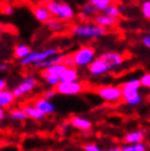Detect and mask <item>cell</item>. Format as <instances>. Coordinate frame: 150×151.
<instances>
[{
  "label": "cell",
  "mask_w": 150,
  "mask_h": 151,
  "mask_svg": "<svg viewBox=\"0 0 150 151\" xmlns=\"http://www.w3.org/2000/svg\"><path fill=\"white\" fill-rule=\"evenodd\" d=\"M95 92L102 100L106 102H118L123 99L120 88L115 86H101L97 88Z\"/></svg>",
  "instance_id": "5b68a950"
},
{
  "label": "cell",
  "mask_w": 150,
  "mask_h": 151,
  "mask_svg": "<svg viewBox=\"0 0 150 151\" xmlns=\"http://www.w3.org/2000/svg\"><path fill=\"white\" fill-rule=\"evenodd\" d=\"M33 14L34 18L41 23H47L49 20L52 19V14L48 11V9L44 4H38L33 8Z\"/></svg>",
  "instance_id": "7c38bea8"
},
{
  "label": "cell",
  "mask_w": 150,
  "mask_h": 151,
  "mask_svg": "<svg viewBox=\"0 0 150 151\" xmlns=\"http://www.w3.org/2000/svg\"><path fill=\"white\" fill-rule=\"evenodd\" d=\"M9 118L13 122H23L29 117H27V115H26V113L24 112L22 107H18V109H13V110L10 111Z\"/></svg>",
  "instance_id": "7402d4cb"
},
{
  "label": "cell",
  "mask_w": 150,
  "mask_h": 151,
  "mask_svg": "<svg viewBox=\"0 0 150 151\" xmlns=\"http://www.w3.org/2000/svg\"><path fill=\"white\" fill-rule=\"evenodd\" d=\"M141 87L140 84V80L139 79H131L127 82L123 83L120 86V90H122V95H123V100L131 98L133 95L138 94L139 89Z\"/></svg>",
  "instance_id": "ba28073f"
},
{
  "label": "cell",
  "mask_w": 150,
  "mask_h": 151,
  "mask_svg": "<svg viewBox=\"0 0 150 151\" xmlns=\"http://www.w3.org/2000/svg\"><path fill=\"white\" fill-rule=\"evenodd\" d=\"M44 80L47 83V86L50 87V89H56L58 87V84L60 83L59 77H45Z\"/></svg>",
  "instance_id": "83f0119b"
},
{
  "label": "cell",
  "mask_w": 150,
  "mask_h": 151,
  "mask_svg": "<svg viewBox=\"0 0 150 151\" xmlns=\"http://www.w3.org/2000/svg\"><path fill=\"white\" fill-rule=\"evenodd\" d=\"M0 149H1V148H0Z\"/></svg>",
  "instance_id": "f6af8a7d"
},
{
  "label": "cell",
  "mask_w": 150,
  "mask_h": 151,
  "mask_svg": "<svg viewBox=\"0 0 150 151\" xmlns=\"http://www.w3.org/2000/svg\"><path fill=\"white\" fill-rule=\"evenodd\" d=\"M93 23L97 24L99 27H116L118 24V19H114V18H111L109 15H105V14H97L93 18Z\"/></svg>",
  "instance_id": "5bb4252c"
},
{
  "label": "cell",
  "mask_w": 150,
  "mask_h": 151,
  "mask_svg": "<svg viewBox=\"0 0 150 151\" xmlns=\"http://www.w3.org/2000/svg\"><path fill=\"white\" fill-rule=\"evenodd\" d=\"M57 54H58L57 53V49L54 48V47H49V48L41 50V52H32L26 58L20 60V64L23 67L30 66V65L36 66L38 64H41V63H43V61L48 59V58L56 56Z\"/></svg>",
  "instance_id": "277c9868"
},
{
  "label": "cell",
  "mask_w": 150,
  "mask_h": 151,
  "mask_svg": "<svg viewBox=\"0 0 150 151\" xmlns=\"http://www.w3.org/2000/svg\"><path fill=\"white\" fill-rule=\"evenodd\" d=\"M100 58H102L107 64L110 69L116 68V67L123 64V61H124V56L122 54L117 53V52H106V53L102 54Z\"/></svg>",
  "instance_id": "30bf717a"
},
{
  "label": "cell",
  "mask_w": 150,
  "mask_h": 151,
  "mask_svg": "<svg viewBox=\"0 0 150 151\" xmlns=\"http://www.w3.org/2000/svg\"><path fill=\"white\" fill-rule=\"evenodd\" d=\"M63 65H65L67 68H72L75 67V63H74V58L71 55H66L63 60Z\"/></svg>",
  "instance_id": "d6a6232c"
},
{
  "label": "cell",
  "mask_w": 150,
  "mask_h": 151,
  "mask_svg": "<svg viewBox=\"0 0 150 151\" xmlns=\"http://www.w3.org/2000/svg\"><path fill=\"white\" fill-rule=\"evenodd\" d=\"M69 125L76 129H79L81 132L89 130L92 127V122L86 117L79 116V115H74L69 118Z\"/></svg>",
  "instance_id": "8fae6325"
},
{
  "label": "cell",
  "mask_w": 150,
  "mask_h": 151,
  "mask_svg": "<svg viewBox=\"0 0 150 151\" xmlns=\"http://www.w3.org/2000/svg\"><path fill=\"white\" fill-rule=\"evenodd\" d=\"M14 95L12 93V91L10 90H6L0 92V107L1 109H6V107H9L12 103L14 102Z\"/></svg>",
  "instance_id": "ffe728a7"
},
{
  "label": "cell",
  "mask_w": 150,
  "mask_h": 151,
  "mask_svg": "<svg viewBox=\"0 0 150 151\" xmlns=\"http://www.w3.org/2000/svg\"><path fill=\"white\" fill-rule=\"evenodd\" d=\"M72 35L82 38H99L107 33V29L99 27L94 23L76 24L70 30Z\"/></svg>",
  "instance_id": "6da1fadb"
},
{
  "label": "cell",
  "mask_w": 150,
  "mask_h": 151,
  "mask_svg": "<svg viewBox=\"0 0 150 151\" xmlns=\"http://www.w3.org/2000/svg\"><path fill=\"white\" fill-rule=\"evenodd\" d=\"M57 94H58V93H57L56 89H48V90L45 91V93H44V96H43V98L46 99V100H48V101H52L53 99L56 98Z\"/></svg>",
  "instance_id": "1f68e13d"
},
{
  "label": "cell",
  "mask_w": 150,
  "mask_h": 151,
  "mask_svg": "<svg viewBox=\"0 0 150 151\" xmlns=\"http://www.w3.org/2000/svg\"><path fill=\"white\" fill-rule=\"evenodd\" d=\"M22 109L26 113L27 117H30V118H32L34 121H42L45 117V114L42 113L34 104H25Z\"/></svg>",
  "instance_id": "ac0fdd59"
},
{
  "label": "cell",
  "mask_w": 150,
  "mask_h": 151,
  "mask_svg": "<svg viewBox=\"0 0 150 151\" xmlns=\"http://www.w3.org/2000/svg\"><path fill=\"white\" fill-rule=\"evenodd\" d=\"M6 86H7L6 81H4V79H1V78H0V92H2V91L6 90Z\"/></svg>",
  "instance_id": "f35d334b"
},
{
  "label": "cell",
  "mask_w": 150,
  "mask_h": 151,
  "mask_svg": "<svg viewBox=\"0 0 150 151\" xmlns=\"http://www.w3.org/2000/svg\"><path fill=\"white\" fill-rule=\"evenodd\" d=\"M84 84L82 82H60L56 91L58 94L61 95H77L83 92Z\"/></svg>",
  "instance_id": "52a82bcc"
},
{
  "label": "cell",
  "mask_w": 150,
  "mask_h": 151,
  "mask_svg": "<svg viewBox=\"0 0 150 151\" xmlns=\"http://www.w3.org/2000/svg\"><path fill=\"white\" fill-rule=\"evenodd\" d=\"M103 14L109 15L111 18H114V19H118L120 17V9L117 7L116 4H111L107 9H105L103 11Z\"/></svg>",
  "instance_id": "d4e9b609"
},
{
  "label": "cell",
  "mask_w": 150,
  "mask_h": 151,
  "mask_svg": "<svg viewBox=\"0 0 150 151\" xmlns=\"http://www.w3.org/2000/svg\"><path fill=\"white\" fill-rule=\"evenodd\" d=\"M81 12L86 13L89 18H90V17H93L94 18L95 15L98 14V10H97V8L91 4V1L84 2V4H82V7H81Z\"/></svg>",
  "instance_id": "cb8c5ba5"
},
{
  "label": "cell",
  "mask_w": 150,
  "mask_h": 151,
  "mask_svg": "<svg viewBox=\"0 0 150 151\" xmlns=\"http://www.w3.org/2000/svg\"><path fill=\"white\" fill-rule=\"evenodd\" d=\"M79 79V72L76 67L67 68L60 77V82H77Z\"/></svg>",
  "instance_id": "d6986e66"
},
{
  "label": "cell",
  "mask_w": 150,
  "mask_h": 151,
  "mask_svg": "<svg viewBox=\"0 0 150 151\" xmlns=\"http://www.w3.org/2000/svg\"><path fill=\"white\" fill-rule=\"evenodd\" d=\"M71 56L74 58L75 67L88 68V66L95 59V49L92 46H81L71 54Z\"/></svg>",
  "instance_id": "3957f363"
},
{
  "label": "cell",
  "mask_w": 150,
  "mask_h": 151,
  "mask_svg": "<svg viewBox=\"0 0 150 151\" xmlns=\"http://www.w3.org/2000/svg\"><path fill=\"white\" fill-rule=\"evenodd\" d=\"M141 43H143V45L147 48H150V35H145L141 40Z\"/></svg>",
  "instance_id": "d590c367"
},
{
  "label": "cell",
  "mask_w": 150,
  "mask_h": 151,
  "mask_svg": "<svg viewBox=\"0 0 150 151\" xmlns=\"http://www.w3.org/2000/svg\"><path fill=\"white\" fill-rule=\"evenodd\" d=\"M124 102H125V104H127V105H129V106H137L141 103V95L139 94V93L138 94L133 95L131 98L124 100Z\"/></svg>",
  "instance_id": "4316f807"
},
{
  "label": "cell",
  "mask_w": 150,
  "mask_h": 151,
  "mask_svg": "<svg viewBox=\"0 0 150 151\" xmlns=\"http://www.w3.org/2000/svg\"><path fill=\"white\" fill-rule=\"evenodd\" d=\"M7 69H8V66L6 64L0 65V71H6Z\"/></svg>",
  "instance_id": "7bdbcfd3"
},
{
  "label": "cell",
  "mask_w": 150,
  "mask_h": 151,
  "mask_svg": "<svg viewBox=\"0 0 150 151\" xmlns=\"http://www.w3.org/2000/svg\"><path fill=\"white\" fill-rule=\"evenodd\" d=\"M134 151H147L146 145L144 144V142L134 145Z\"/></svg>",
  "instance_id": "e575fe53"
},
{
  "label": "cell",
  "mask_w": 150,
  "mask_h": 151,
  "mask_svg": "<svg viewBox=\"0 0 150 151\" xmlns=\"http://www.w3.org/2000/svg\"><path fill=\"white\" fill-rule=\"evenodd\" d=\"M140 84L141 87L147 88V89H150V72H147V73H144L141 77H140Z\"/></svg>",
  "instance_id": "f546056e"
},
{
  "label": "cell",
  "mask_w": 150,
  "mask_h": 151,
  "mask_svg": "<svg viewBox=\"0 0 150 151\" xmlns=\"http://www.w3.org/2000/svg\"><path fill=\"white\" fill-rule=\"evenodd\" d=\"M145 139V130H135L126 134L123 138L125 145H137L143 142Z\"/></svg>",
  "instance_id": "9a60e30c"
},
{
  "label": "cell",
  "mask_w": 150,
  "mask_h": 151,
  "mask_svg": "<svg viewBox=\"0 0 150 151\" xmlns=\"http://www.w3.org/2000/svg\"><path fill=\"white\" fill-rule=\"evenodd\" d=\"M36 86H38L36 79L32 76H27L19 83V86H17L12 90V93L14 95V98H21L23 95H25L26 93L32 92Z\"/></svg>",
  "instance_id": "8992f818"
},
{
  "label": "cell",
  "mask_w": 150,
  "mask_h": 151,
  "mask_svg": "<svg viewBox=\"0 0 150 151\" xmlns=\"http://www.w3.org/2000/svg\"><path fill=\"white\" fill-rule=\"evenodd\" d=\"M82 148L84 151H102V149L97 144H86L83 145Z\"/></svg>",
  "instance_id": "836d02e7"
},
{
  "label": "cell",
  "mask_w": 150,
  "mask_h": 151,
  "mask_svg": "<svg viewBox=\"0 0 150 151\" xmlns=\"http://www.w3.org/2000/svg\"><path fill=\"white\" fill-rule=\"evenodd\" d=\"M65 56H66V55H64V54H57L56 56L52 57V58H48V59L44 60L43 63H41V64H38L35 66V68H38L43 71V70H45V69L49 68V67H52L54 65L63 64V60H64Z\"/></svg>",
  "instance_id": "2e32d148"
},
{
  "label": "cell",
  "mask_w": 150,
  "mask_h": 151,
  "mask_svg": "<svg viewBox=\"0 0 150 151\" xmlns=\"http://www.w3.org/2000/svg\"><path fill=\"white\" fill-rule=\"evenodd\" d=\"M4 118H6V111H4V109L0 107V123H2L4 121Z\"/></svg>",
  "instance_id": "74e56055"
},
{
  "label": "cell",
  "mask_w": 150,
  "mask_h": 151,
  "mask_svg": "<svg viewBox=\"0 0 150 151\" xmlns=\"http://www.w3.org/2000/svg\"><path fill=\"white\" fill-rule=\"evenodd\" d=\"M141 13L146 18V19L150 20V0H147V1H144L141 4Z\"/></svg>",
  "instance_id": "f1b7e54d"
},
{
  "label": "cell",
  "mask_w": 150,
  "mask_h": 151,
  "mask_svg": "<svg viewBox=\"0 0 150 151\" xmlns=\"http://www.w3.org/2000/svg\"><path fill=\"white\" fill-rule=\"evenodd\" d=\"M90 1L97 8L98 11H104L105 9H107L112 4V1L110 0H90Z\"/></svg>",
  "instance_id": "484cf974"
},
{
  "label": "cell",
  "mask_w": 150,
  "mask_h": 151,
  "mask_svg": "<svg viewBox=\"0 0 150 151\" xmlns=\"http://www.w3.org/2000/svg\"><path fill=\"white\" fill-rule=\"evenodd\" d=\"M82 132V135L84 137H89L92 135V130H91V129H89V130H84V132Z\"/></svg>",
  "instance_id": "b9f144b4"
},
{
  "label": "cell",
  "mask_w": 150,
  "mask_h": 151,
  "mask_svg": "<svg viewBox=\"0 0 150 151\" xmlns=\"http://www.w3.org/2000/svg\"><path fill=\"white\" fill-rule=\"evenodd\" d=\"M1 13L4 15H12L14 13V8L13 6H11L10 4H4L2 7H1Z\"/></svg>",
  "instance_id": "4dcf8cb0"
},
{
  "label": "cell",
  "mask_w": 150,
  "mask_h": 151,
  "mask_svg": "<svg viewBox=\"0 0 150 151\" xmlns=\"http://www.w3.org/2000/svg\"><path fill=\"white\" fill-rule=\"evenodd\" d=\"M79 19L82 20V21H87V20L89 19V17H88L86 13H83V12H80V13H79Z\"/></svg>",
  "instance_id": "60d3db41"
},
{
  "label": "cell",
  "mask_w": 150,
  "mask_h": 151,
  "mask_svg": "<svg viewBox=\"0 0 150 151\" xmlns=\"http://www.w3.org/2000/svg\"><path fill=\"white\" fill-rule=\"evenodd\" d=\"M67 69V67L63 64L54 65L52 67L45 69L42 71V77L45 78V77H61V75L65 72V70Z\"/></svg>",
  "instance_id": "e0dca14e"
},
{
  "label": "cell",
  "mask_w": 150,
  "mask_h": 151,
  "mask_svg": "<svg viewBox=\"0 0 150 151\" xmlns=\"http://www.w3.org/2000/svg\"><path fill=\"white\" fill-rule=\"evenodd\" d=\"M70 125H69V123H61V124L58 125V128L63 129V130H67V127H69Z\"/></svg>",
  "instance_id": "ab89813d"
},
{
  "label": "cell",
  "mask_w": 150,
  "mask_h": 151,
  "mask_svg": "<svg viewBox=\"0 0 150 151\" xmlns=\"http://www.w3.org/2000/svg\"><path fill=\"white\" fill-rule=\"evenodd\" d=\"M122 151H134V146L133 145H124L120 147Z\"/></svg>",
  "instance_id": "8d00e7d4"
},
{
  "label": "cell",
  "mask_w": 150,
  "mask_h": 151,
  "mask_svg": "<svg viewBox=\"0 0 150 151\" xmlns=\"http://www.w3.org/2000/svg\"><path fill=\"white\" fill-rule=\"evenodd\" d=\"M48 11L52 14V18L61 20V21H68L71 20L75 17V10L74 8L67 2H58V1H48L45 4Z\"/></svg>",
  "instance_id": "7a4b0ae2"
},
{
  "label": "cell",
  "mask_w": 150,
  "mask_h": 151,
  "mask_svg": "<svg viewBox=\"0 0 150 151\" xmlns=\"http://www.w3.org/2000/svg\"><path fill=\"white\" fill-rule=\"evenodd\" d=\"M34 105L38 107L43 114L46 115H50L56 112V106L53 104L52 101H48L44 98H40L34 101Z\"/></svg>",
  "instance_id": "4fadbf2b"
},
{
  "label": "cell",
  "mask_w": 150,
  "mask_h": 151,
  "mask_svg": "<svg viewBox=\"0 0 150 151\" xmlns=\"http://www.w3.org/2000/svg\"><path fill=\"white\" fill-rule=\"evenodd\" d=\"M111 69L107 66V64L105 63L102 58H95L89 66H88V71L92 76H102L107 73Z\"/></svg>",
  "instance_id": "9c48e42d"
},
{
  "label": "cell",
  "mask_w": 150,
  "mask_h": 151,
  "mask_svg": "<svg viewBox=\"0 0 150 151\" xmlns=\"http://www.w3.org/2000/svg\"><path fill=\"white\" fill-rule=\"evenodd\" d=\"M106 151H122V149L120 147H115V148H111V149H109V150Z\"/></svg>",
  "instance_id": "ee69618b"
},
{
  "label": "cell",
  "mask_w": 150,
  "mask_h": 151,
  "mask_svg": "<svg viewBox=\"0 0 150 151\" xmlns=\"http://www.w3.org/2000/svg\"><path fill=\"white\" fill-rule=\"evenodd\" d=\"M46 25H47V27H48L52 32H54V33H60V32L65 29L64 24L61 23V21L58 19H55V18H52L48 22L46 23Z\"/></svg>",
  "instance_id": "603a6c76"
},
{
  "label": "cell",
  "mask_w": 150,
  "mask_h": 151,
  "mask_svg": "<svg viewBox=\"0 0 150 151\" xmlns=\"http://www.w3.org/2000/svg\"><path fill=\"white\" fill-rule=\"evenodd\" d=\"M31 53H32L31 47L29 45H25V44H18L14 47V49H13V55H14V57L20 59V60L26 58Z\"/></svg>",
  "instance_id": "44dd1931"
}]
</instances>
